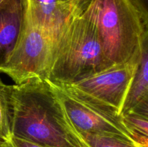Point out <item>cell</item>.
I'll list each match as a JSON object with an SVG mask.
<instances>
[{
  "label": "cell",
  "mask_w": 148,
  "mask_h": 147,
  "mask_svg": "<svg viewBox=\"0 0 148 147\" xmlns=\"http://www.w3.org/2000/svg\"><path fill=\"white\" fill-rule=\"evenodd\" d=\"M11 108L12 136L46 147H90L46 79L12 85Z\"/></svg>",
  "instance_id": "6da1fadb"
},
{
  "label": "cell",
  "mask_w": 148,
  "mask_h": 147,
  "mask_svg": "<svg viewBox=\"0 0 148 147\" xmlns=\"http://www.w3.org/2000/svg\"><path fill=\"white\" fill-rule=\"evenodd\" d=\"M112 65L106 56L94 24L81 14L55 39L45 79L53 84H68Z\"/></svg>",
  "instance_id": "7a4b0ae2"
},
{
  "label": "cell",
  "mask_w": 148,
  "mask_h": 147,
  "mask_svg": "<svg viewBox=\"0 0 148 147\" xmlns=\"http://www.w3.org/2000/svg\"><path fill=\"white\" fill-rule=\"evenodd\" d=\"M82 15L94 24L111 64L127 63L140 51L148 28L132 0H90Z\"/></svg>",
  "instance_id": "3957f363"
},
{
  "label": "cell",
  "mask_w": 148,
  "mask_h": 147,
  "mask_svg": "<svg viewBox=\"0 0 148 147\" xmlns=\"http://www.w3.org/2000/svg\"><path fill=\"white\" fill-rule=\"evenodd\" d=\"M140 53L141 49L127 63L112 65L72 83L57 86L81 102L120 115Z\"/></svg>",
  "instance_id": "277c9868"
},
{
  "label": "cell",
  "mask_w": 148,
  "mask_h": 147,
  "mask_svg": "<svg viewBox=\"0 0 148 147\" xmlns=\"http://www.w3.org/2000/svg\"><path fill=\"white\" fill-rule=\"evenodd\" d=\"M54 40L35 24L23 9V21L18 40L0 72L15 84L45 79L51 60Z\"/></svg>",
  "instance_id": "5b68a950"
},
{
  "label": "cell",
  "mask_w": 148,
  "mask_h": 147,
  "mask_svg": "<svg viewBox=\"0 0 148 147\" xmlns=\"http://www.w3.org/2000/svg\"><path fill=\"white\" fill-rule=\"evenodd\" d=\"M51 84L78 132L116 137L139 146L123 122L121 115L81 102L68 95L59 86Z\"/></svg>",
  "instance_id": "8992f818"
},
{
  "label": "cell",
  "mask_w": 148,
  "mask_h": 147,
  "mask_svg": "<svg viewBox=\"0 0 148 147\" xmlns=\"http://www.w3.org/2000/svg\"><path fill=\"white\" fill-rule=\"evenodd\" d=\"M90 0H22L35 24L53 40L73 20L82 14Z\"/></svg>",
  "instance_id": "52a82bcc"
},
{
  "label": "cell",
  "mask_w": 148,
  "mask_h": 147,
  "mask_svg": "<svg viewBox=\"0 0 148 147\" xmlns=\"http://www.w3.org/2000/svg\"><path fill=\"white\" fill-rule=\"evenodd\" d=\"M132 110L148 114V33L143 37L140 60L120 115Z\"/></svg>",
  "instance_id": "ba28073f"
},
{
  "label": "cell",
  "mask_w": 148,
  "mask_h": 147,
  "mask_svg": "<svg viewBox=\"0 0 148 147\" xmlns=\"http://www.w3.org/2000/svg\"><path fill=\"white\" fill-rule=\"evenodd\" d=\"M23 21L22 0H12L0 8V68L14 49Z\"/></svg>",
  "instance_id": "9c48e42d"
},
{
  "label": "cell",
  "mask_w": 148,
  "mask_h": 147,
  "mask_svg": "<svg viewBox=\"0 0 148 147\" xmlns=\"http://www.w3.org/2000/svg\"><path fill=\"white\" fill-rule=\"evenodd\" d=\"M11 120V85L6 84L0 78V143L12 137Z\"/></svg>",
  "instance_id": "30bf717a"
},
{
  "label": "cell",
  "mask_w": 148,
  "mask_h": 147,
  "mask_svg": "<svg viewBox=\"0 0 148 147\" xmlns=\"http://www.w3.org/2000/svg\"><path fill=\"white\" fill-rule=\"evenodd\" d=\"M121 115L137 144L141 147H148V114L132 110Z\"/></svg>",
  "instance_id": "8fae6325"
},
{
  "label": "cell",
  "mask_w": 148,
  "mask_h": 147,
  "mask_svg": "<svg viewBox=\"0 0 148 147\" xmlns=\"http://www.w3.org/2000/svg\"><path fill=\"white\" fill-rule=\"evenodd\" d=\"M90 147H141L122 138L79 133Z\"/></svg>",
  "instance_id": "7c38bea8"
},
{
  "label": "cell",
  "mask_w": 148,
  "mask_h": 147,
  "mask_svg": "<svg viewBox=\"0 0 148 147\" xmlns=\"http://www.w3.org/2000/svg\"><path fill=\"white\" fill-rule=\"evenodd\" d=\"M0 145L1 147H46L12 135L9 141L4 143H0Z\"/></svg>",
  "instance_id": "4fadbf2b"
},
{
  "label": "cell",
  "mask_w": 148,
  "mask_h": 147,
  "mask_svg": "<svg viewBox=\"0 0 148 147\" xmlns=\"http://www.w3.org/2000/svg\"><path fill=\"white\" fill-rule=\"evenodd\" d=\"M140 14L143 24L148 28V0H132Z\"/></svg>",
  "instance_id": "5bb4252c"
},
{
  "label": "cell",
  "mask_w": 148,
  "mask_h": 147,
  "mask_svg": "<svg viewBox=\"0 0 148 147\" xmlns=\"http://www.w3.org/2000/svg\"><path fill=\"white\" fill-rule=\"evenodd\" d=\"M12 0H0V8L2 7H4V5H6L7 4H8L9 2H10Z\"/></svg>",
  "instance_id": "9a60e30c"
},
{
  "label": "cell",
  "mask_w": 148,
  "mask_h": 147,
  "mask_svg": "<svg viewBox=\"0 0 148 147\" xmlns=\"http://www.w3.org/2000/svg\"><path fill=\"white\" fill-rule=\"evenodd\" d=\"M0 147H1V145H0Z\"/></svg>",
  "instance_id": "2e32d148"
}]
</instances>
